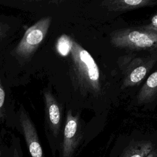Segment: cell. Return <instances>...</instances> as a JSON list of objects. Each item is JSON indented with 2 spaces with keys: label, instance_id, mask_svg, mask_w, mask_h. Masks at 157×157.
<instances>
[{
  "label": "cell",
  "instance_id": "cell-1",
  "mask_svg": "<svg viewBox=\"0 0 157 157\" xmlns=\"http://www.w3.org/2000/svg\"><path fill=\"white\" fill-rule=\"evenodd\" d=\"M70 53L72 73L78 86L91 93H98L101 87L99 72L91 55L72 39Z\"/></svg>",
  "mask_w": 157,
  "mask_h": 157
},
{
  "label": "cell",
  "instance_id": "cell-2",
  "mask_svg": "<svg viewBox=\"0 0 157 157\" xmlns=\"http://www.w3.org/2000/svg\"><path fill=\"white\" fill-rule=\"evenodd\" d=\"M111 42L120 48L154 50L157 48V31L151 28L123 29L112 35Z\"/></svg>",
  "mask_w": 157,
  "mask_h": 157
},
{
  "label": "cell",
  "instance_id": "cell-3",
  "mask_svg": "<svg viewBox=\"0 0 157 157\" xmlns=\"http://www.w3.org/2000/svg\"><path fill=\"white\" fill-rule=\"evenodd\" d=\"M51 21V17H44L28 28L15 48V55L21 58L30 57L44 39Z\"/></svg>",
  "mask_w": 157,
  "mask_h": 157
},
{
  "label": "cell",
  "instance_id": "cell-4",
  "mask_svg": "<svg viewBox=\"0 0 157 157\" xmlns=\"http://www.w3.org/2000/svg\"><path fill=\"white\" fill-rule=\"evenodd\" d=\"M79 121L77 116H73L71 110L67 113L63 132V141L60 145L59 157H72L82 139Z\"/></svg>",
  "mask_w": 157,
  "mask_h": 157
},
{
  "label": "cell",
  "instance_id": "cell-5",
  "mask_svg": "<svg viewBox=\"0 0 157 157\" xmlns=\"http://www.w3.org/2000/svg\"><path fill=\"white\" fill-rule=\"evenodd\" d=\"M45 110L46 134L51 150L53 148V139H56L60 131L61 112L59 105L55 97L49 91L44 93Z\"/></svg>",
  "mask_w": 157,
  "mask_h": 157
},
{
  "label": "cell",
  "instance_id": "cell-6",
  "mask_svg": "<svg viewBox=\"0 0 157 157\" xmlns=\"http://www.w3.org/2000/svg\"><path fill=\"white\" fill-rule=\"evenodd\" d=\"M19 124L31 157H45L35 125L23 106L19 112Z\"/></svg>",
  "mask_w": 157,
  "mask_h": 157
},
{
  "label": "cell",
  "instance_id": "cell-7",
  "mask_svg": "<svg viewBox=\"0 0 157 157\" xmlns=\"http://www.w3.org/2000/svg\"><path fill=\"white\" fill-rule=\"evenodd\" d=\"M155 2L149 0H115L102 2L109 10L124 11L153 4Z\"/></svg>",
  "mask_w": 157,
  "mask_h": 157
},
{
  "label": "cell",
  "instance_id": "cell-8",
  "mask_svg": "<svg viewBox=\"0 0 157 157\" xmlns=\"http://www.w3.org/2000/svg\"><path fill=\"white\" fill-rule=\"evenodd\" d=\"M153 149L150 141H137L129 145L120 157H146Z\"/></svg>",
  "mask_w": 157,
  "mask_h": 157
},
{
  "label": "cell",
  "instance_id": "cell-9",
  "mask_svg": "<svg viewBox=\"0 0 157 157\" xmlns=\"http://www.w3.org/2000/svg\"><path fill=\"white\" fill-rule=\"evenodd\" d=\"M157 90V71L151 74L147 78L145 85L142 90L141 98L145 99L150 96L152 93Z\"/></svg>",
  "mask_w": 157,
  "mask_h": 157
},
{
  "label": "cell",
  "instance_id": "cell-10",
  "mask_svg": "<svg viewBox=\"0 0 157 157\" xmlns=\"http://www.w3.org/2000/svg\"><path fill=\"white\" fill-rule=\"evenodd\" d=\"M72 47V39L66 35H62L58 40L56 48L62 56H67L70 53Z\"/></svg>",
  "mask_w": 157,
  "mask_h": 157
},
{
  "label": "cell",
  "instance_id": "cell-11",
  "mask_svg": "<svg viewBox=\"0 0 157 157\" xmlns=\"http://www.w3.org/2000/svg\"><path fill=\"white\" fill-rule=\"evenodd\" d=\"M6 157H23L20 140L14 136H12L10 145L7 147Z\"/></svg>",
  "mask_w": 157,
  "mask_h": 157
},
{
  "label": "cell",
  "instance_id": "cell-12",
  "mask_svg": "<svg viewBox=\"0 0 157 157\" xmlns=\"http://www.w3.org/2000/svg\"><path fill=\"white\" fill-rule=\"evenodd\" d=\"M147 74V68L144 66L136 67L129 75L128 83L129 84H136L140 82Z\"/></svg>",
  "mask_w": 157,
  "mask_h": 157
},
{
  "label": "cell",
  "instance_id": "cell-13",
  "mask_svg": "<svg viewBox=\"0 0 157 157\" xmlns=\"http://www.w3.org/2000/svg\"><path fill=\"white\" fill-rule=\"evenodd\" d=\"M5 91L0 79V122L4 116V105L5 101Z\"/></svg>",
  "mask_w": 157,
  "mask_h": 157
},
{
  "label": "cell",
  "instance_id": "cell-14",
  "mask_svg": "<svg viewBox=\"0 0 157 157\" xmlns=\"http://www.w3.org/2000/svg\"><path fill=\"white\" fill-rule=\"evenodd\" d=\"M151 24L152 26L151 28L157 31V14L152 17L151 20Z\"/></svg>",
  "mask_w": 157,
  "mask_h": 157
},
{
  "label": "cell",
  "instance_id": "cell-15",
  "mask_svg": "<svg viewBox=\"0 0 157 157\" xmlns=\"http://www.w3.org/2000/svg\"><path fill=\"white\" fill-rule=\"evenodd\" d=\"M146 157H157V149H153Z\"/></svg>",
  "mask_w": 157,
  "mask_h": 157
},
{
  "label": "cell",
  "instance_id": "cell-16",
  "mask_svg": "<svg viewBox=\"0 0 157 157\" xmlns=\"http://www.w3.org/2000/svg\"><path fill=\"white\" fill-rule=\"evenodd\" d=\"M2 28L0 26V36L2 34Z\"/></svg>",
  "mask_w": 157,
  "mask_h": 157
}]
</instances>
